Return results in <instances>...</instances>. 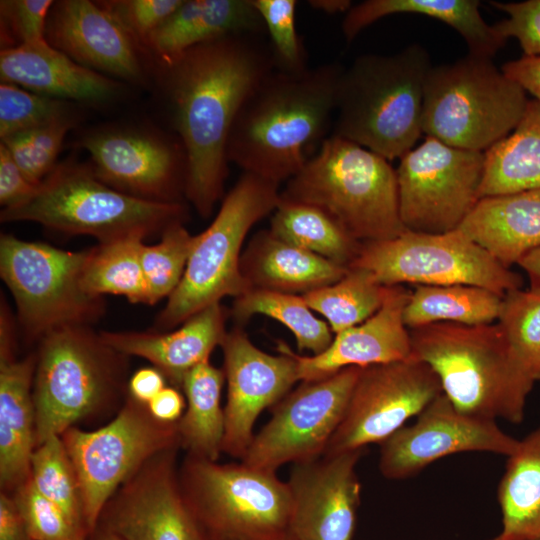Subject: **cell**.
Returning a JSON list of instances; mask_svg holds the SVG:
<instances>
[{
	"instance_id": "obj_58",
	"label": "cell",
	"mask_w": 540,
	"mask_h": 540,
	"mask_svg": "<svg viewBox=\"0 0 540 540\" xmlns=\"http://www.w3.org/2000/svg\"><path fill=\"white\" fill-rule=\"evenodd\" d=\"M490 540H519V539H515V538H510V537H506L502 534H499L498 536L490 539Z\"/></svg>"
},
{
	"instance_id": "obj_12",
	"label": "cell",
	"mask_w": 540,
	"mask_h": 540,
	"mask_svg": "<svg viewBox=\"0 0 540 540\" xmlns=\"http://www.w3.org/2000/svg\"><path fill=\"white\" fill-rule=\"evenodd\" d=\"M61 437L77 474L88 533L120 486L155 455L180 447L177 423L158 421L131 397L106 426L91 432L73 426Z\"/></svg>"
},
{
	"instance_id": "obj_4",
	"label": "cell",
	"mask_w": 540,
	"mask_h": 540,
	"mask_svg": "<svg viewBox=\"0 0 540 540\" xmlns=\"http://www.w3.org/2000/svg\"><path fill=\"white\" fill-rule=\"evenodd\" d=\"M280 197L320 209L361 245L390 240L406 231L397 173L390 161L334 135L286 182Z\"/></svg>"
},
{
	"instance_id": "obj_54",
	"label": "cell",
	"mask_w": 540,
	"mask_h": 540,
	"mask_svg": "<svg viewBox=\"0 0 540 540\" xmlns=\"http://www.w3.org/2000/svg\"><path fill=\"white\" fill-rule=\"evenodd\" d=\"M518 265L528 274L530 286H540V247L527 253Z\"/></svg>"
},
{
	"instance_id": "obj_11",
	"label": "cell",
	"mask_w": 540,
	"mask_h": 540,
	"mask_svg": "<svg viewBox=\"0 0 540 540\" xmlns=\"http://www.w3.org/2000/svg\"><path fill=\"white\" fill-rule=\"evenodd\" d=\"M90 249L66 251L12 235L0 238V274L11 291L27 336L43 338L100 316L102 298L87 294L81 276Z\"/></svg>"
},
{
	"instance_id": "obj_17",
	"label": "cell",
	"mask_w": 540,
	"mask_h": 540,
	"mask_svg": "<svg viewBox=\"0 0 540 540\" xmlns=\"http://www.w3.org/2000/svg\"><path fill=\"white\" fill-rule=\"evenodd\" d=\"M518 443L495 420L463 413L441 393L413 424L403 426L379 444V469L385 478L401 480L456 453L488 452L509 457Z\"/></svg>"
},
{
	"instance_id": "obj_59",
	"label": "cell",
	"mask_w": 540,
	"mask_h": 540,
	"mask_svg": "<svg viewBox=\"0 0 540 540\" xmlns=\"http://www.w3.org/2000/svg\"><path fill=\"white\" fill-rule=\"evenodd\" d=\"M539 381H540V378H539Z\"/></svg>"
},
{
	"instance_id": "obj_38",
	"label": "cell",
	"mask_w": 540,
	"mask_h": 540,
	"mask_svg": "<svg viewBox=\"0 0 540 540\" xmlns=\"http://www.w3.org/2000/svg\"><path fill=\"white\" fill-rule=\"evenodd\" d=\"M386 289L370 271L348 267L339 281L302 296L312 311L326 319L335 335L375 314L384 301Z\"/></svg>"
},
{
	"instance_id": "obj_29",
	"label": "cell",
	"mask_w": 540,
	"mask_h": 540,
	"mask_svg": "<svg viewBox=\"0 0 540 540\" xmlns=\"http://www.w3.org/2000/svg\"><path fill=\"white\" fill-rule=\"evenodd\" d=\"M265 32L252 0H183L150 35L146 46L167 65L198 44L233 34Z\"/></svg>"
},
{
	"instance_id": "obj_22",
	"label": "cell",
	"mask_w": 540,
	"mask_h": 540,
	"mask_svg": "<svg viewBox=\"0 0 540 540\" xmlns=\"http://www.w3.org/2000/svg\"><path fill=\"white\" fill-rule=\"evenodd\" d=\"M46 41L77 63L127 80L141 76L135 39L98 3L63 0L53 3Z\"/></svg>"
},
{
	"instance_id": "obj_56",
	"label": "cell",
	"mask_w": 540,
	"mask_h": 540,
	"mask_svg": "<svg viewBox=\"0 0 540 540\" xmlns=\"http://www.w3.org/2000/svg\"><path fill=\"white\" fill-rule=\"evenodd\" d=\"M94 540H124V539L107 529L101 528L97 532Z\"/></svg>"
},
{
	"instance_id": "obj_16",
	"label": "cell",
	"mask_w": 540,
	"mask_h": 540,
	"mask_svg": "<svg viewBox=\"0 0 540 540\" xmlns=\"http://www.w3.org/2000/svg\"><path fill=\"white\" fill-rule=\"evenodd\" d=\"M441 393L433 369L413 356L361 368L345 414L324 454L381 444Z\"/></svg>"
},
{
	"instance_id": "obj_20",
	"label": "cell",
	"mask_w": 540,
	"mask_h": 540,
	"mask_svg": "<svg viewBox=\"0 0 540 540\" xmlns=\"http://www.w3.org/2000/svg\"><path fill=\"white\" fill-rule=\"evenodd\" d=\"M365 449L292 465L286 483L293 540H352L361 496L356 466Z\"/></svg>"
},
{
	"instance_id": "obj_45",
	"label": "cell",
	"mask_w": 540,
	"mask_h": 540,
	"mask_svg": "<svg viewBox=\"0 0 540 540\" xmlns=\"http://www.w3.org/2000/svg\"><path fill=\"white\" fill-rule=\"evenodd\" d=\"M13 498L31 540H72L86 530L75 528L64 512L37 490L30 476Z\"/></svg>"
},
{
	"instance_id": "obj_40",
	"label": "cell",
	"mask_w": 540,
	"mask_h": 540,
	"mask_svg": "<svg viewBox=\"0 0 540 540\" xmlns=\"http://www.w3.org/2000/svg\"><path fill=\"white\" fill-rule=\"evenodd\" d=\"M30 479L75 528L86 529L77 474L60 435H52L36 446L30 461Z\"/></svg>"
},
{
	"instance_id": "obj_47",
	"label": "cell",
	"mask_w": 540,
	"mask_h": 540,
	"mask_svg": "<svg viewBox=\"0 0 540 540\" xmlns=\"http://www.w3.org/2000/svg\"><path fill=\"white\" fill-rule=\"evenodd\" d=\"M53 3L51 0H2L0 15L4 40L12 39V47L45 41Z\"/></svg>"
},
{
	"instance_id": "obj_1",
	"label": "cell",
	"mask_w": 540,
	"mask_h": 540,
	"mask_svg": "<svg viewBox=\"0 0 540 540\" xmlns=\"http://www.w3.org/2000/svg\"><path fill=\"white\" fill-rule=\"evenodd\" d=\"M264 34H233L204 42L164 65L174 125L186 159L184 193L204 218L223 195L227 144L237 114L276 68Z\"/></svg>"
},
{
	"instance_id": "obj_25",
	"label": "cell",
	"mask_w": 540,
	"mask_h": 540,
	"mask_svg": "<svg viewBox=\"0 0 540 540\" xmlns=\"http://www.w3.org/2000/svg\"><path fill=\"white\" fill-rule=\"evenodd\" d=\"M0 77L4 83L56 99L103 101L118 88L114 80L77 63L46 40L2 49Z\"/></svg>"
},
{
	"instance_id": "obj_27",
	"label": "cell",
	"mask_w": 540,
	"mask_h": 540,
	"mask_svg": "<svg viewBox=\"0 0 540 540\" xmlns=\"http://www.w3.org/2000/svg\"><path fill=\"white\" fill-rule=\"evenodd\" d=\"M458 229L510 268L540 247V189L480 198Z\"/></svg>"
},
{
	"instance_id": "obj_32",
	"label": "cell",
	"mask_w": 540,
	"mask_h": 540,
	"mask_svg": "<svg viewBox=\"0 0 540 540\" xmlns=\"http://www.w3.org/2000/svg\"><path fill=\"white\" fill-rule=\"evenodd\" d=\"M500 534L540 540V426L519 440L498 486Z\"/></svg>"
},
{
	"instance_id": "obj_52",
	"label": "cell",
	"mask_w": 540,
	"mask_h": 540,
	"mask_svg": "<svg viewBox=\"0 0 540 540\" xmlns=\"http://www.w3.org/2000/svg\"><path fill=\"white\" fill-rule=\"evenodd\" d=\"M165 387V376L157 368L137 370L128 383L130 397L145 405Z\"/></svg>"
},
{
	"instance_id": "obj_36",
	"label": "cell",
	"mask_w": 540,
	"mask_h": 540,
	"mask_svg": "<svg viewBox=\"0 0 540 540\" xmlns=\"http://www.w3.org/2000/svg\"><path fill=\"white\" fill-rule=\"evenodd\" d=\"M269 230L279 239L349 267L361 244L331 217L311 205L281 200L273 212Z\"/></svg>"
},
{
	"instance_id": "obj_15",
	"label": "cell",
	"mask_w": 540,
	"mask_h": 540,
	"mask_svg": "<svg viewBox=\"0 0 540 540\" xmlns=\"http://www.w3.org/2000/svg\"><path fill=\"white\" fill-rule=\"evenodd\" d=\"M361 367L351 366L316 381H302L270 408L271 418L254 434L240 460L276 472L287 463L321 457L339 426Z\"/></svg>"
},
{
	"instance_id": "obj_31",
	"label": "cell",
	"mask_w": 540,
	"mask_h": 540,
	"mask_svg": "<svg viewBox=\"0 0 540 540\" xmlns=\"http://www.w3.org/2000/svg\"><path fill=\"white\" fill-rule=\"evenodd\" d=\"M480 198L540 189V106L529 100L517 126L484 152Z\"/></svg>"
},
{
	"instance_id": "obj_42",
	"label": "cell",
	"mask_w": 540,
	"mask_h": 540,
	"mask_svg": "<svg viewBox=\"0 0 540 540\" xmlns=\"http://www.w3.org/2000/svg\"><path fill=\"white\" fill-rule=\"evenodd\" d=\"M73 126L69 115L32 130L1 139L26 178L39 185L56 166L55 161L67 132Z\"/></svg>"
},
{
	"instance_id": "obj_24",
	"label": "cell",
	"mask_w": 540,
	"mask_h": 540,
	"mask_svg": "<svg viewBox=\"0 0 540 540\" xmlns=\"http://www.w3.org/2000/svg\"><path fill=\"white\" fill-rule=\"evenodd\" d=\"M225 310L215 303L199 311L172 332H101V340L121 355L144 358L174 386L181 388L185 375L209 359L226 335Z\"/></svg>"
},
{
	"instance_id": "obj_33",
	"label": "cell",
	"mask_w": 540,
	"mask_h": 540,
	"mask_svg": "<svg viewBox=\"0 0 540 540\" xmlns=\"http://www.w3.org/2000/svg\"><path fill=\"white\" fill-rule=\"evenodd\" d=\"M224 381V370L213 366L209 359L192 368L183 379L181 388L187 407L177 426L180 446L190 455L217 461L222 452L225 419L220 402Z\"/></svg>"
},
{
	"instance_id": "obj_34",
	"label": "cell",
	"mask_w": 540,
	"mask_h": 540,
	"mask_svg": "<svg viewBox=\"0 0 540 540\" xmlns=\"http://www.w3.org/2000/svg\"><path fill=\"white\" fill-rule=\"evenodd\" d=\"M502 299L493 291L471 285H417L410 293L403 320L408 329L437 322L490 324L499 317Z\"/></svg>"
},
{
	"instance_id": "obj_30",
	"label": "cell",
	"mask_w": 540,
	"mask_h": 540,
	"mask_svg": "<svg viewBox=\"0 0 540 540\" xmlns=\"http://www.w3.org/2000/svg\"><path fill=\"white\" fill-rule=\"evenodd\" d=\"M477 0H366L353 5L345 14L341 29L352 42L360 32L379 19L401 13L435 18L456 30L465 40L470 55L492 59L506 43L485 22Z\"/></svg>"
},
{
	"instance_id": "obj_51",
	"label": "cell",
	"mask_w": 540,
	"mask_h": 540,
	"mask_svg": "<svg viewBox=\"0 0 540 540\" xmlns=\"http://www.w3.org/2000/svg\"><path fill=\"white\" fill-rule=\"evenodd\" d=\"M150 414L164 423H177L184 413L185 401L174 387H165L148 404Z\"/></svg>"
},
{
	"instance_id": "obj_14",
	"label": "cell",
	"mask_w": 540,
	"mask_h": 540,
	"mask_svg": "<svg viewBox=\"0 0 540 540\" xmlns=\"http://www.w3.org/2000/svg\"><path fill=\"white\" fill-rule=\"evenodd\" d=\"M484 152L426 136L396 169L400 215L406 230L439 234L458 229L480 199Z\"/></svg>"
},
{
	"instance_id": "obj_18",
	"label": "cell",
	"mask_w": 540,
	"mask_h": 540,
	"mask_svg": "<svg viewBox=\"0 0 540 540\" xmlns=\"http://www.w3.org/2000/svg\"><path fill=\"white\" fill-rule=\"evenodd\" d=\"M220 346L227 381L222 452L241 460L252 442L260 413L300 381L298 364L287 344H278L279 355L268 354L240 328L227 332Z\"/></svg>"
},
{
	"instance_id": "obj_28",
	"label": "cell",
	"mask_w": 540,
	"mask_h": 540,
	"mask_svg": "<svg viewBox=\"0 0 540 540\" xmlns=\"http://www.w3.org/2000/svg\"><path fill=\"white\" fill-rule=\"evenodd\" d=\"M240 269L250 290L298 295L331 285L348 270L279 239L269 229L251 238L242 252Z\"/></svg>"
},
{
	"instance_id": "obj_41",
	"label": "cell",
	"mask_w": 540,
	"mask_h": 540,
	"mask_svg": "<svg viewBox=\"0 0 540 540\" xmlns=\"http://www.w3.org/2000/svg\"><path fill=\"white\" fill-rule=\"evenodd\" d=\"M195 235L182 222L168 226L161 240L154 245L143 244L141 265L147 290V304L169 297L178 287L190 256Z\"/></svg>"
},
{
	"instance_id": "obj_55",
	"label": "cell",
	"mask_w": 540,
	"mask_h": 540,
	"mask_svg": "<svg viewBox=\"0 0 540 540\" xmlns=\"http://www.w3.org/2000/svg\"><path fill=\"white\" fill-rule=\"evenodd\" d=\"M308 5L325 14L347 13L353 6L350 0H309Z\"/></svg>"
},
{
	"instance_id": "obj_9",
	"label": "cell",
	"mask_w": 540,
	"mask_h": 540,
	"mask_svg": "<svg viewBox=\"0 0 540 540\" xmlns=\"http://www.w3.org/2000/svg\"><path fill=\"white\" fill-rule=\"evenodd\" d=\"M178 475L209 540H278L288 534L291 497L276 472L187 454Z\"/></svg>"
},
{
	"instance_id": "obj_23",
	"label": "cell",
	"mask_w": 540,
	"mask_h": 540,
	"mask_svg": "<svg viewBox=\"0 0 540 540\" xmlns=\"http://www.w3.org/2000/svg\"><path fill=\"white\" fill-rule=\"evenodd\" d=\"M410 291L404 285L387 286L379 310L364 322L334 335L320 354L300 356L293 352L300 381H316L351 366L367 367L412 356L410 332L403 313Z\"/></svg>"
},
{
	"instance_id": "obj_46",
	"label": "cell",
	"mask_w": 540,
	"mask_h": 540,
	"mask_svg": "<svg viewBox=\"0 0 540 540\" xmlns=\"http://www.w3.org/2000/svg\"><path fill=\"white\" fill-rule=\"evenodd\" d=\"M183 3V0H113L98 4L136 40L146 45L150 35Z\"/></svg>"
},
{
	"instance_id": "obj_43",
	"label": "cell",
	"mask_w": 540,
	"mask_h": 540,
	"mask_svg": "<svg viewBox=\"0 0 540 540\" xmlns=\"http://www.w3.org/2000/svg\"><path fill=\"white\" fill-rule=\"evenodd\" d=\"M68 114L67 103L1 82L0 136L32 130Z\"/></svg>"
},
{
	"instance_id": "obj_35",
	"label": "cell",
	"mask_w": 540,
	"mask_h": 540,
	"mask_svg": "<svg viewBox=\"0 0 540 540\" xmlns=\"http://www.w3.org/2000/svg\"><path fill=\"white\" fill-rule=\"evenodd\" d=\"M147 235L135 232L90 249L84 266L83 290L97 298L120 295L132 303L147 304V290L141 265V249Z\"/></svg>"
},
{
	"instance_id": "obj_48",
	"label": "cell",
	"mask_w": 540,
	"mask_h": 540,
	"mask_svg": "<svg viewBox=\"0 0 540 540\" xmlns=\"http://www.w3.org/2000/svg\"><path fill=\"white\" fill-rule=\"evenodd\" d=\"M490 3L507 14L494 25L496 31L506 40L516 38L524 56H540V0Z\"/></svg>"
},
{
	"instance_id": "obj_5",
	"label": "cell",
	"mask_w": 540,
	"mask_h": 540,
	"mask_svg": "<svg viewBox=\"0 0 540 540\" xmlns=\"http://www.w3.org/2000/svg\"><path fill=\"white\" fill-rule=\"evenodd\" d=\"M412 356L429 365L461 412L520 424L533 384L515 366L499 325L437 322L409 329Z\"/></svg>"
},
{
	"instance_id": "obj_50",
	"label": "cell",
	"mask_w": 540,
	"mask_h": 540,
	"mask_svg": "<svg viewBox=\"0 0 540 540\" xmlns=\"http://www.w3.org/2000/svg\"><path fill=\"white\" fill-rule=\"evenodd\" d=\"M501 71L525 92L534 96L540 106V56H522L506 62Z\"/></svg>"
},
{
	"instance_id": "obj_26",
	"label": "cell",
	"mask_w": 540,
	"mask_h": 540,
	"mask_svg": "<svg viewBox=\"0 0 540 540\" xmlns=\"http://www.w3.org/2000/svg\"><path fill=\"white\" fill-rule=\"evenodd\" d=\"M37 356L16 360L13 347L0 348V482L16 490L30 476L36 447L32 385Z\"/></svg>"
},
{
	"instance_id": "obj_53",
	"label": "cell",
	"mask_w": 540,
	"mask_h": 540,
	"mask_svg": "<svg viewBox=\"0 0 540 540\" xmlns=\"http://www.w3.org/2000/svg\"><path fill=\"white\" fill-rule=\"evenodd\" d=\"M0 540H31L15 500L7 492L0 496Z\"/></svg>"
},
{
	"instance_id": "obj_3",
	"label": "cell",
	"mask_w": 540,
	"mask_h": 540,
	"mask_svg": "<svg viewBox=\"0 0 540 540\" xmlns=\"http://www.w3.org/2000/svg\"><path fill=\"white\" fill-rule=\"evenodd\" d=\"M427 51L411 44L392 55L364 54L344 68L330 135L391 161L414 148L422 131Z\"/></svg>"
},
{
	"instance_id": "obj_6",
	"label": "cell",
	"mask_w": 540,
	"mask_h": 540,
	"mask_svg": "<svg viewBox=\"0 0 540 540\" xmlns=\"http://www.w3.org/2000/svg\"><path fill=\"white\" fill-rule=\"evenodd\" d=\"M181 202H157L120 192L78 163L58 164L26 201L3 208L1 221H33L69 234H86L99 242L135 232L149 235L182 222Z\"/></svg>"
},
{
	"instance_id": "obj_39",
	"label": "cell",
	"mask_w": 540,
	"mask_h": 540,
	"mask_svg": "<svg viewBox=\"0 0 540 540\" xmlns=\"http://www.w3.org/2000/svg\"><path fill=\"white\" fill-rule=\"evenodd\" d=\"M496 323L515 366L534 385L540 378V286L506 293Z\"/></svg>"
},
{
	"instance_id": "obj_57",
	"label": "cell",
	"mask_w": 540,
	"mask_h": 540,
	"mask_svg": "<svg viewBox=\"0 0 540 540\" xmlns=\"http://www.w3.org/2000/svg\"><path fill=\"white\" fill-rule=\"evenodd\" d=\"M87 533L88 532L86 530L81 531L72 540H85V536L87 535Z\"/></svg>"
},
{
	"instance_id": "obj_7",
	"label": "cell",
	"mask_w": 540,
	"mask_h": 540,
	"mask_svg": "<svg viewBox=\"0 0 540 540\" xmlns=\"http://www.w3.org/2000/svg\"><path fill=\"white\" fill-rule=\"evenodd\" d=\"M279 185L243 172L212 223L198 235L183 277L168 297L156 325L170 329L226 296L250 290L240 269L242 247L250 229L281 202Z\"/></svg>"
},
{
	"instance_id": "obj_21",
	"label": "cell",
	"mask_w": 540,
	"mask_h": 540,
	"mask_svg": "<svg viewBox=\"0 0 540 540\" xmlns=\"http://www.w3.org/2000/svg\"><path fill=\"white\" fill-rule=\"evenodd\" d=\"M82 146L95 176L108 186L145 200L180 202L185 192L186 159L166 142L127 131L91 134Z\"/></svg>"
},
{
	"instance_id": "obj_13",
	"label": "cell",
	"mask_w": 540,
	"mask_h": 540,
	"mask_svg": "<svg viewBox=\"0 0 540 540\" xmlns=\"http://www.w3.org/2000/svg\"><path fill=\"white\" fill-rule=\"evenodd\" d=\"M349 267L370 271L384 286L471 285L500 296L523 279L460 229L431 234L406 230L390 240L363 244Z\"/></svg>"
},
{
	"instance_id": "obj_10",
	"label": "cell",
	"mask_w": 540,
	"mask_h": 540,
	"mask_svg": "<svg viewBox=\"0 0 540 540\" xmlns=\"http://www.w3.org/2000/svg\"><path fill=\"white\" fill-rule=\"evenodd\" d=\"M41 340L33 381L36 446L102 407L117 389L121 356L86 325Z\"/></svg>"
},
{
	"instance_id": "obj_2",
	"label": "cell",
	"mask_w": 540,
	"mask_h": 540,
	"mask_svg": "<svg viewBox=\"0 0 540 540\" xmlns=\"http://www.w3.org/2000/svg\"><path fill=\"white\" fill-rule=\"evenodd\" d=\"M343 69L337 63L300 72L274 68L237 114L228 161L277 185L298 174L332 131Z\"/></svg>"
},
{
	"instance_id": "obj_37",
	"label": "cell",
	"mask_w": 540,
	"mask_h": 540,
	"mask_svg": "<svg viewBox=\"0 0 540 540\" xmlns=\"http://www.w3.org/2000/svg\"><path fill=\"white\" fill-rule=\"evenodd\" d=\"M232 314L240 323L256 314L279 321L294 335L298 350L312 355L325 351L334 338L329 324L316 317L298 294L251 289L235 298Z\"/></svg>"
},
{
	"instance_id": "obj_8",
	"label": "cell",
	"mask_w": 540,
	"mask_h": 540,
	"mask_svg": "<svg viewBox=\"0 0 540 540\" xmlns=\"http://www.w3.org/2000/svg\"><path fill=\"white\" fill-rule=\"evenodd\" d=\"M528 101L492 59L468 54L428 71L422 131L449 146L485 152L517 126Z\"/></svg>"
},
{
	"instance_id": "obj_19",
	"label": "cell",
	"mask_w": 540,
	"mask_h": 540,
	"mask_svg": "<svg viewBox=\"0 0 540 540\" xmlns=\"http://www.w3.org/2000/svg\"><path fill=\"white\" fill-rule=\"evenodd\" d=\"M176 450L155 455L122 485L101 514L102 528L124 540H209L182 492Z\"/></svg>"
},
{
	"instance_id": "obj_49",
	"label": "cell",
	"mask_w": 540,
	"mask_h": 540,
	"mask_svg": "<svg viewBox=\"0 0 540 540\" xmlns=\"http://www.w3.org/2000/svg\"><path fill=\"white\" fill-rule=\"evenodd\" d=\"M39 185L32 183L26 178L7 148L0 143L1 205L4 208H8L26 201L36 192Z\"/></svg>"
},
{
	"instance_id": "obj_44",
	"label": "cell",
	"mask_w": 540,
	"mask_h": 540,
	"mask_svg": "<svg viewBox=\"0 0 540 540\" xmlns=\"http://www.w3.org/2000/svg\"><path fill=\"white\" fill-rule=\"evenodd\" d=\"M270 37L276 68L287 72L306 69L305 53L296 31L295 0H252Z\"/></svg>"
}]
</instances>
